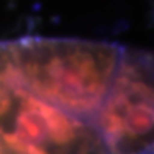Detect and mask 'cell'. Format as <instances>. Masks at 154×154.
<instances>
[{
	"label": "cell",
	"instance_id": "cell-1",
	"mask_svg": "<svg viewBox=\"0 0 154 154\" xmlns=\"http://www.w3.org/2000/svg\"><path fill=\"white\" fill-rule=\"evenodd\" d=\"M121 46L77 38L0 43V79L66 113L93 121L116 71Z\"/></svg>",
	"mask_w": 154,
	"mask_h": 154
},
{
	"label": "cell",
	"instance_id": "cell-2",
	"mask_svg": "<svg viewBox=\"0 0 154 154\" xmlns=\"http://www.w3.org/2000/svg\"><path fill=\"white\" fill-rule=\"evenodd\" d=\"M0 154H109L93 121L0 79Z\"/></svg>",
	"mask_w": 154,
	"mask_h": 154
},
{
	"label": "cell",
	"instance_id": "cell-3",
	"mask_svg": "<svg viewBox=\"0 0 154 154\" xmlns=\"http://www.w3.org/2000/svg\"><path fill=\"white\" fill-rule=\"evenodd\" d=\"M93 124L109 154H154V54L123 47Z\"/></svg>",
	"mask_w": 154,
	"mask_h": 154
}]
</instances>
